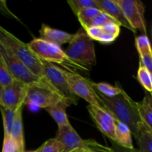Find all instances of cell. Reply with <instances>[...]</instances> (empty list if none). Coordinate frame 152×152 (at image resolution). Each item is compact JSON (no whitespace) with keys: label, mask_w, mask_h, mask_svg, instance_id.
I'll use <instances>...</instances> for the list:
<instances>
[{"label":"cell","mask_w":152,"mask_h":152,"mask_svg":"<svg viewBox=\"0 0 152 152\" xmlns=\"http://www.w3.org/2000/svg\"><path fill=\"white\" fill-rule=\"evenodd\" d=\"M68 4L75 15L79 11L90 7L99 9L97 0H68Z\"/></svg>","instance_id":"25"},{"label":"cell","mask_w":152,"mask_h":152,"mask_svg":"<svg viewBox=\"0 0 152 152\" xmlns=\"http://www.w3.org/2000/svg\"><path fill=\"white\" fill-rule=\"evenodd\" d=\"M132 134L129 126L124 123L116 120L115 125V141L119 145L124 148H134L132 142Z\"/></svg>","instance_id":"17"},{"label":"cell","mask_w":152,"mask_h":152,"mask_svg":"<svg viewBox=\"0 0 152 152\" xmlns=\"http://www.w3.org/2000/svg\"><path fill=\"white\" fill-rule=\"evenodd\" d=\"M102 107L115 119L129 126L132 135L137 139L140 130L143 123L141 121L134 101L124 90L120 94L106 97L96 91Z\"/></svg>","instance_id":"1"},{"label":"cell","mask_w":152,"mask_h":152,"mask_svg":"<svg viewBox=\"0 0 152 152\" xmlns=\"http://www.w3.org/2000/svg\"><path fill=\"white\" fill-rule=\"evenodd\" d=\"M138 81L141 84V86L144 88L145 91L149 93L152 92V76L151 73L140 62L139 68L137 71Z\"/></svg>","instance_id":"24"},{"label":"cell","mask_w":152,"mask_h":152,"mask_svg":"<svg viewBox=\"0 0 152 152\" xmlns=\"http://www.w3.org/2000/svg\"><path fill=\"white\" fill-rule=\"evenodd\" d=\"M10 137L17 142L22 151H25V137H24L23 122H22V107L18 108L12 126Z\"/></svg>","instance_id":"18"},{"label":"cell","mask_w":152,"mask_h":152,"mask_svg":"<svg viewBox=\"0 0 152 152\" xmlns=\"http://www.w3.org/2000/svg\"><path fill=\"white\" fill-rule=\"evenodd\" d=\"M108 23H115L119 25L118 22H116L113 18H111V16H108V14L106 13H102L100 14H99L98 16H96L91 22H90L88 25V28H91V27H99V26H102V25H105V24H108ZM87 28V29H88Z\"/></svg>","instance_id":"29"},{"label":"cell","mask_w":152,"mask_h":152,"mask_svg":"<svg viewBox=\"0 0 152 152\" xmlns=\"http://www.w3.org/2000/svg\"><path fill=\"white\" fill-rule=\"evenodd\" d=\"M71 152H89V151H85V150H76V151H71Z\"/></svg>","instance_id":"33"},{"label":"cell","mask_w":152,"mask_h":152,"mask_svg":"<svg viewBox=\"0 0 152 152\" xmlns=\"http://www.w3.org/2000/svg\"><path fill=\"white\" fill-rule=\"evenodd\" d=\"M55 138L63 145L64 152H71L81 149L85 143V140L82 139L71 124L58 127V132Z\"/></svg>","instance_id":"12"},{"label":"cell","mask_w":152,"mask_h":152,"mask_svg":"<svg viewBox=\"0 0 152 152\" xmlns=\"http://www.w3.org/2000/svg\"><path fill=\"white\" fill-rule=\"evenodd\" d=\"M111 148H112L113 152H139L136 148H134L132 149H129V148H124V147L120 146L113 141L111 142Z\"/></svg>","instance_id":"32"},{"label":"cell","mask_w":152,"mask_h":152,"mask_svg":"<svg viewBox=\"0 0 152 152\" xmlns=\"http://www.w3.org/2000/svg\"><path fill=\"white\" fill-rule=\"evenodd\" d=\"M27 86L18 80H13L10 84L3 87L0 106L10 109H18L23 106Z\"/></svg>","instance_id":"10"},{"label":"cell","mask_w":152,"mask_h":152,"mask_svg":"<svg viewBox=\"0 0 152 152\" xmlns=\"http://www.w3.org/2000/svg\"><path fill=\"white\" fill-rule=\"evenodd\" d=\"M0 56L5 62L7 69L13 80H18L26 86L39 84L50 85L48 82L42 80L34 75L21 61L18 59V58L13 54V52L8 48L4 46L1 42H0Z\"/></svg>","instance_id":"5"},{"label":"cell","mask_w":152,"mask_h":152,"mask_svg":"<svg viewBox=\"0 0 152 152\" xmlns=\"http://www.w3.org/2000/svg\"><path fill=\"white\" fill-rule=\"evenodd\" d=\"M13 80V78L9 72L5 62L0 56V85L4 87L10 84Z\"/></svg>","instance_id":"28"},{"label":"cell","mask_w":152,"mask_h":152,"mask_svg":"<svg viewBox=\"0 0 152 152\" xmlns=\"http://www.w3.org/2000/svg\"><path fill=\"white\" fill-rule=\"evenodd\" d=\"M89 115L97 129L111 141H115L116 120L105 108L93 105L86 106Z\"/></svg>","instance_id":"11"},{"label":"cell","mask_w":152,"mask_h":152,"mask_svg":"<svg viewBox=\"0 0 152 152\" xmlns=\"http://www.w3.org/2000/svg\"><path fill=\"white\" fill-rule=\"evenodd\" d=\"M18 109H10L0 106L1 117L3 121V129H4V136H10L12 126L15 115Z\"/></svg>","instance_id":"23"},{"label":"cell","mask_w":152,"mask_h":152,"mask_svg":"<svg viewBox=\"0 0 152 152\" xmlns=\"http://www.w3.org/2000/svg\"><path fill=\"white\" fill-rule=\"evenodd\" d=\"M23 152H36V151H23Z\"/></svg>","instance_id":"35"},{"label":"cell","mask_w":152,"mask_h":152,"mask_svg":"<svg viewBox=\"0 0 152 152\" xmlns=\"http://www.w3.org/2000/svg\"><path fill=\"white\" fill-rule=\"evenodd\" d=\"M91 85L94 88L106 97H113L117 96L123 92V88L120 86L119 83H116V86H113L107 83H94L91 82Z\"/></svg>","instance_id":"20"},{"label":"cell","mask_w":152,"mask_h":152,"mask_svg":"<svg viewBox=\"0 0 152 152\" xmlns=\"http://www.w3.org/2000/svg\"><path fill=\"white\" fill-rule=\"evenodd\" d=\"M137 110L142 123L152 130V96L151 93L145 92V96L141 102H135Z\"/></svg>","instance_id":"16"},{"label":"cell","mask_w":152,"mask_h":152,"mask_svg":"<svg viewBox=\"0 0 152 152\" xmlns=\"http://www.w3.org/2000/svg\"><path fill=\"white\" fill-rule=\"evenodd\" d=\"M28 45L40 60L60 65L65 71L78 74H80L81 72H89L90 71V68L82 66L71 60L61 46L57 45L39 38H35L31 40Z\"/></svg>","instance_id":"2"},{"label":"cell","mask_w":152,"mask_h":152,"mask_svg":"<svg viewBox=\"0 0 152 152\" xmlns=\"http://www.w3.org/2000/svg\"><path fill=\"white\" fill-rule=\"evenodd\" d=\"M61 99H63L50 85H31L27 86L26 95L23 105L45 109Z\"/></svg>","instance_id":"7"},{"label":"cell","mask_w":152,"mask_h":152,"mask_svg":"<svg viewBox=\"0 0 152 152\" xmlns=\"http://www.w3.org/2000/svg\"><path fill=\"white\" fill-rule=\"evenodd\" d=\"M135 45H136L137 50L140 56L152 53L151 43H150V40L147 35L142 34V35L136 37Z\"/></svg>","instance_id":"27"},{"label":"cell","mask_w":152,"mask_h":152,"mask_svg":"<svg viewBox=\"0 0 152 152\" xmlns=\"http://www.w3.org/2000/svg\"><path fill=\"white\" fill-rule=\"evenodd\" d=\"M39 33L40 35L39 39L59 46L69 43L74 35L61 30L50 28L45 24L42 25Z\"/></svg>","instance_id":"13"},{"label":"cell","mask_w":152,"mask_h":152,"mask_svg":"<svg viewBox=\"0 0 152 152\" xmlns=\"http://www.w3.org/2000/svg\"><path fill=\"white\" fill-rule=\"evenodd\" d=\"M65 53L71 60L82 66L89 68L96 64L94 42L83 28L74 34Z\"/></svg>","instance_id":"4"},{"label":"cell","mask_w":152,"mask_h":152,"mask_svg":"<svg viewBox=\"0 0 152 152\" xmlns=\"http://www.w3.org/2000/svg\"><path fill=\"white\" fill-rule=\"evenodd\" d=\"M70 103L64 99H61L56 103L45 108V111L53 119L58 127L71 124L66 114V108L70 106Z\"/></svg>","instance_id":"15"},{"label":"cell","mask_w":152,"mask_h":152,"mask_svg":"<svg viewBox=\"0 0 152 152\" xmlns=\"http://www.w3.org/2000/svg\"><path fill=\"white\" fill-rule=\"evenodd\" d=\"M36 152H64V146L56 138H51L46 140Z\"/></svg>","instance_id":"26"},{"label":"cell","mask_w":152,"mask_h":152,"mask_svg":"<svg viewBox=\"0 0 152 152\" xmlns=\"http://www.w3.org/2000/svg\"><path fill=\"white\" fill-rule=\"evenodd\" d=\"M139 152H152V130L142 125L137 139Z\"/></svg>","instance_id":"19"},{"label":"cell","mask_w":152,"mask_h":152,"mask_svg":"<svg viewBox=\"0 0 152 152\" xmlns=\"http://www.w3.org/2000/svg\"><path fill=\"white\" fill-rule=\"evenodd\" d=\"M1 152H22L19 144L10 136H4Z\"/></svg>","instance_id":"30"},{"label":"cell","mask_w":152,"mask_h":152,"mask_svg":"<svg viewBox=\"0 0 152 152\" xmlns=\"http://www.w3.org/2000/svg\"><path fill=\"white\" fill-rule=\"evenodd\" d=\"M0 13H1L4 16H7V17L13 18V19H17V17L9 10L7 4H6L5 1H0Z\"/></svg>","instance_id":"31"},{"label":"cell","mask_w":152,"mask_h":152,"mask_svg":"<svg viewBox=\"0 0 152 152\" xmlns=\"http://www.w3.org/2000/svg\"><path fill=\"white\" fill-rule=\"evenodd\" d=\"M2 88H3V87L1 86V85H0V98H1V92H2Z\"/></svg>","instance_id":"34"},{"label":"cell","mask_w":152,"mask_h":152,"mask_svg":"<svg viewBox=\"0 0 152 152\" xmlns=\"http://www.w3.org/2000/svg\"><path fill=\"white\" fill-rule=\"evenodd\" d=\"M102 12V10H100L99 9L94 8V7H90V8H86L84 9V10H80V11H79L77 13L76 16L78 18L79 22H80L83 29L86 30L88 28L90 22L96 16L100 14Z\"/></svg>","instance_id":"22"},{"label":"cell","mask_w":152,"mask_h":152,"mask_svg":"<svg viewBox=\"0 0 152 152\" xmlns=\"http://www.w3.org/2000/svg\"><path fill=\"white\" fill-rule=\"evenodd\" d=\"M86 31L93 41L95 40L102 44H110L117 39L105 32L101 27H91L86 29Z\"/></svg>","instance_id":"21"},{"label":"cell","mask_w":152,"mask_h":152,"mask_svg":"<svg viewBox=\"0 0 152 152\" xmlns=\"http://www.w3.org/2000/svg\"><path fill=\"white\" fill-rule=\"evenodd\" d=\"M63 74L71 92L77 97H81L93 106L102 108L98 98L96 91L91 85V81L81 76V74L70 72L63 69Z\"/></svg>","instance_id":"6"},{"label":"cell","mask_w":152,"mask_h":152,"mask_svg":"<svg viewBox=\"0 0 152 152\" xmlns=\"http://www.w3.org/2000/svg\"><path fill=\"white\" fill-rule=\"evenodd\" d=\"M116 1L132 29L135 32L140 31L144 35H147L145 7L142 1L140 0H116Z\"/></svg>","instance_id":"9"},{"label":"cell","mask_w":152,"mask_h":152,"mask_svg":"<svg viewBox=\"0 0 152 152\" xmlns=\"http://www.w3.org/2000/svg\"><path fill=\"white\" fill-rule=\"evenodd\" d=\"M97 1L99 10L113 18L116 22H118L120 26H123L133 33H136L126 20L121 8L116 0H97Z\"/></svg>","instance_id":"14"},{"label":"cell","mask_w":152,"mask_h":152,"mask_svg":"<svg viewBox=\"0 0 152 152\" xmlns=\"http://www.w3.org/2000/svg\"><path fill=\"white\" fill-rule=\"evenodd\" d=\"M0 42L8 48L13 54L22 62L34 75L47 81L42 60L30 49L28 44L18 39L0 25ZM50 84V83H49Z\"/></svg>","instance_id":"3"},{"label":"cell","mask_w":152,"mask_h":152,"mask_svg":"<svg viewBox=\"0 0 152 152\" xmlns=\"http://www.w3.org/2000/svg\"><path fill=\"white\" fill-rule=\"evenodd\" d=\"M42 63L48 82L57 92L58 94L71 104V105H77L79 98L71 92L64 76L63 69L54 64L42 60Z\"/></svg>","instance_id":"8"}]
</instances>
